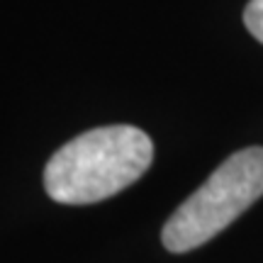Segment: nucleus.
Segmentation results:
<instances>
[{"instance_id":"nucleus-1","label":"nucleus","mask_w":263,"mask_h":263,"mask_svg":"<svg viewBox=\"0 0 263 263\" xmlns=\"http://www.w3.org/2000/svg\"><path fill=\"white\" fill-rule=\"evenodd\" d=\"M154 159L146 132L132 124L98 127L71 139L49 159L44 188L61 205H93L139 180Z\"/></svg>"},{"instance_id":"nucleus-2","label":"nucleus","mask_w":263,"mask_h":263,"mask_svg":"<svg viewBox=\"0 0 263 263\" xmlns=\"http://www.w3.org/2000/svg\"><path fill=\"white\" fill-rule=\"evenodd\" d=\"M263 195V146L232 154L210 178L168 217L163 246L185 254L207 244Z\"/></svg>"},{"instance_id":"nucleus-3","label":"nucleus","mask_w":263,"mask_h":263,"mask_svg":"<svg viewBox=\"0 0 263 263\" xmlns=\"http://www.w3.org/2000/svg\"><path fill=\"white\" fill-rule=\"evenodd\" d=\"M244 25L263 44V0H251L244 10Z\"/></svg>"}]
</instances>
